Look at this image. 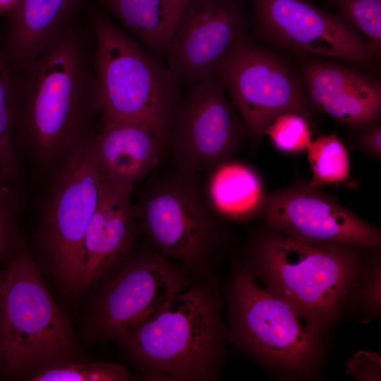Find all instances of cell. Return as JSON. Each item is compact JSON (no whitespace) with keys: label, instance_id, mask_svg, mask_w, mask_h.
I'll return each instance as SVG.
<instances>
[{"label":"cell","instance_id":"484cf974","mask_svg":"<svg viewBox=\"0 0 381 381\" xmlns=\"http://www.w3.org/2000/svg\"><path fill=\"white\" fill-rule=\"evenodd\" d=\"M264 135L269 137L277 150L286 154L306 151L313 141L310 121L293 111L275 117L265 128Z\"/></svg>","mask_w":381,"mask_h":381},{"label":"cell","instance_id":"6da1fadb","mask_svg":"<svg viewBox=\"0 0 381 381\" xmlns=\"http://www.w3.org/2000/svg\"><path fill=\"white\" fill-rule=\"evenodd\" d=\"M12 77L17 151L56 170L99 127L92 56L70 24Z\"/></svg>","mask_w":381,"mask_h":381},{"label":"cell","instance_id":"2e32d148","mask_svg":"<svg viewBox=\"0 0 381 381\" xmlns=\"http://www.w3.org/2000/svg\"><path fill=\"white\" fill-rule=\"evenodd\" d=\"M133 190L131 185L101 181L99 200L84 241L79 291L92 286L123 259L140 236Z\"/></svg>","mask_w":381,"mask_h":381},{"label":"cell","instance_id":"5b68a950","mask_svg":"<svg viewBox=\"0 0 381 381\" xmlns=\"http://www.w3.org/2000/svg\"><path fill=\"white\" fill-rule=\"evenodd\" d=\"M92 31L99 121L142 125L167 151L181 86L159 57L117 25L104 11L93 14Z\"/></svg>","mask_w":381,"mask_h":381},{"label":"cell","instance_id":"f546056e","mask_svg":"<svg viewBox=\"0 0 381 381\" xmlns=\"http://www.w3.org/2000/svg\"><path fill=\"white\" fill-rule=\"evenodd\" d=\"M3 288H4V271L0 272V361L1 355L2 333H3Z\"/></svg>","mask_w":381,"mask_h":381},{"label":"cell","instance_id":"8fae6325","mask_svg":"<svg viewBox=\"0 0 381 381\" xmlns=\"http://www.w3.org/2000/svg\"><path fill=\"white\" fill-rule=\"evenodd\" d=\"M246 138L247 128L214 73L181 95L167 151L175 168L200 174L230 158Z\"/></svg>","mask_w":381,"mask_h":381},{"label":"cell","instance_id":"52a82bcc","mask_svg":"<svg viewBox=\"0 0 381 381\" xmlns=\"http://www.w3.org/2000/svg\"><path fill=\"white\" fill-rule=\"evenodd\" d=\"M0 368L19 376L63 361L75 350L70 322L23 248L6 265Z\"/></svg>","mask_w":381,"mask_h":381},{"label":"cell","instance_id":"4fadbf2b","mask_svg":"<svg viewBox=\"0 0 381 381\" xmlns=\"http://www.w3.org/2000/svg\"><path fill=\"white\" fill-rule=\"evenodd\" d=\"M245 0H188L167 46V67L181 87L213 74L247 36Z\"/></svg>","mask_w":381,"mask_h":381},{"label":"cell","instance_id":"5bb4252c","mask_svg":"<svg viewBox=\"0 0 381 381\" xmlns=\"http://www.w3.org/2000/svg\"><path fill=\"white\" fill-rule=\"evenodd\" d=\"M260 217L265 226L300 239L371 249L381 242L377 228L308 182L268 194Z\"/></svg>","mask_w":381,"mask_h":381},{"label":"cell","instance_id":"cb8c5ba5","mask_svg":"<svg viewBox=\"0 0 381 381\" xmlns=\"http://www.w3.org/2000/svg\"><path fill=\"white\" fill-rule=\"evenodd\" d=\"M124 364L114 362L53 363L32 377V381H127L135 380Z\"/></svg>","mask_w":381,"mask_h":381},{"label":"cell","instance_id":"ba28073f","mask_svg":"<svg viewBox=\"0 0 381 381\" xmlns=\"http://www.w3.org/2000/svg\"><path fill=\"white\" fill-rule=\"evenodd\" d=\"M139 238L96 282L91 327L99 340L119 341L195 282L180 264L164 257L145 238L141 242Z\"/></svg>","mask_w":381,"mask_h":381},{"label":"cell","instance_id":"9c48e42d","mask_svg":"<svg viewBox=\"0 0 381 381\" xmlns=\"http://www.w3.org/2000/svg\"><path fill=\"white\" fill-rule=\"evenodd\" d=\"M92 140L56 170L40 213L38 242L65 289L79 291L83 246L99 200L101 180Z\"/></svg>","mask_w":381,"mask_h":381},{"label":"cell","instance_id":"3957f363","mask_svg":"<svg viewBox=\"0 0 381 381\" xmlns=\"http://www.w3.org/2000/svg\"><path fill=\"white\" fill-rule=\"evenodd\" d=\"M222 289L234 350L286 380L321 377L329 327L262 286L234 251Z\"/></svg>","mask_w":381,"mask_h":381},{"label":"cell","instance_id":"9a60e30c","mask_svg":"<svg viewBox=\"0 0 381 381\" xmlns=\"http://www.w3.org/2000/svg\"><path fill=\"white\" fill-rule=\"evenodd\" d=\"M303 90L310 107L352 128L377 123L381 85L377 78L326 60H313L302 71Z\"/></svg>","mask_w":381,"mask_h":381},{"label":"cell","instance_id":"7a4b0ae2","mask_svg":"<svg viewBox=\"0 0 381 381\" xmlns=\"http://www.w3.org/2000/svg\"><path fill=\"white\" fill-rule=\"evenodd\" d=\"M222 282L215 273L170 297L119 342L143 380L215 381L226 360Z\"/></svg>","mask_w":381,"mask_h":381},{"label":"cell","instance_id":"f1b7e54d","mask_svg":"<svg viewBox=\"0 0 381 381\" xmlns=\"http://www.w3.org/2000/svg\"><path fill=\"white\" fill-rule=\"evenodd\" d=\"M166 1L176 26L188 0H166Z\"/></svg>","mask_w":381,"mask_h":381},{"label":"cell","instance_id":"ac0fdd59","mask_svg":"<svg viewBox=\"0 0 381 381\" xmlns=\"http://www.w3.org/2000/svg\"><path fill=\"white\" fill-rule=\"evenodd\" d=\"M80 0H20L6 18L1 49L12 73L35 59L68 25Z\"/></svg>","mask_w":381,"mask_h":381},{"label":"cell","instance_id":"7c38bea8","mask_svg":"<svg viewBox=\"0 0 381 381\" xmlns=\"http://www.w3.org/2000/svg\"><path fill=\"white\" fill-rule=\"evenodd\" d=\"M260 36L294 52L361 65L377 57L371 45L339 13L307 0H250Z\"/></svg>","mask_w":381,"mask_h":381},{"label":"cell","instance_id":"e0dca14e","mask_svg":"<svg viewBox=\"0 0 381 381\" xmlns=\"http://www.w3.org/2000/svg\"><path fill=\"white\" fill-rule=\"evenodd\" d=\"M92 143L101 181L131 186L147 176L167 151L147 128L128 121H99Z\"/></svg>","mask_w":381,"mask_h":381},{"label":"cell","instance_id":"4dcf8cb0","mask_svg":"<svg viewBox=\"0 0 381 381\" xmlns=\"http://www.w3.org/2000/svg\"><path fill=\"white\" fill-rule=\"evenodd\" d=\"M20 0H0V18L5 17L17 5Z\"/></svg>","mask_w":381,"mask_h":381},{"label":"cell","instance_id":"44dd1931","mask_svg":"<svg viewBox=\"0 0 381 381\" xmlns=\"http://www.w3.org/2000/svg\"><path fill=\"white\" fill-rule=\"evenodd\" d=\"M312 188L344 183L351 179L349 152L335 134L325 135L313 140L307 149Z\"/></svg>","mask_w":381,"mask_h":381},{"label":"cell","instance_id":"83f0119b","mask_svg":"<svg viewBox=\"0 0 381 381\" xmlns=\"http://www.w3.org/2000/svg\"><path fill=\"white\" fill-rule=\"evenodd\" d=\"M358 135L356 145L367 154L380 159L381 157V127L377 123L363 129Z\"/></svg>","mask_w":381,"mask_h":381},{"label":"cell","instance_id":"7402d4cb","mask_svg":"<svg viewBox=\"0 0 381 381\" xmlns=\"http://www.w3.org/2000/svg\"><path fill=\"white\" fill-rule=\"evenodd\" d=\"M0 174L13 184L19 174L13 117V77L0 44Z\"/></svg>","mask_w":381,"mask_h":381},{"label":"cell","instance_id":"d4e9b609","mask_svg":"<svg viewBox=\"0 0 381 381\" xmlns=\"http://www.w3.org/2000/svg\"><path fill=\"white\" fill-rule=\"evenodd\" d=\"M371 45L377 56L381 48V0H329Z\"/></svg>","mask_w":381,"mask_h":381},{"label":"cell","instance_id":"ffe728a7","mask_svg":"<svg viewBox=\"0 0 381 381\" xmlns=\"http://www.w3.org/2000/svg\"><path fill=\"white\" fill-rule=\"evenodd\" d=\"M104 11L157 57L175 28L166 0H99Z\"/></svg>","mask_w":381,"mask_h":381},{"label":"cell","instance_id":"603a6c76","mask_svg":"<svg viewBox=\"0 0 381 381\" xmlns=\"http://www.w3.org/2000/svg\"><path fill=\"white\" fill-rule=\"evenodd\" d=\"M373 249L364 260L350 291L345 311L361 322H368L380 313V251Z\"/></svg>","mask_w":381,"mask_h":381},{"label":"cell","instance_id":"d6986e66","mask_svg":"<svg viewBox=\"0 0 381 381\" xmlns=\"http://www.w3.org/2000/svg\"><path fill=\"white\" fill-rule=\"evenodd\" d=\"M205 173L206 195L222 218L229 222H245L261 215L268 194L253 167L228 158Z\"/></svg>","mask_w":381,"mask_h":381},{"label":"cell","instance_id":"30bf717a","mask_svg":"<svg viewBox=\"0 0 381 381\" xmlns=\"http://www.w3.org/2000/svg\"><path fill=\"white\" fill-rule=\"evenodd\" d=\"M231 103L250 138L258 143L269 123L293 111L313 119L312 107L302 85L279 58L243 37L217 68Z\"/></svg>","mask_w":381,"mask_h":381},{"label":"cell","instance_id":"277c9868","mask_svg":"<svg viewBox=\"0 0 381 381\" xmlns=\"http://www.w3.org/2000/svg\"><path fill=\"white\" fill-rule=\"evenodd\" d=\"M373 250L300 239L264 225L250 232L237 256L262 286L329 328L344 313Z\"/></svg>","mask_w":381,"mask_h":381},{"label":"cell","instance_id":"8992f818","mask_svg":"<svg viewBox=\"0 0 381 381\" xmlns=\"http://www.w3.org/2000/svg\"><path fill=\"white\" fill-rule=\"evenodd\" d=\"M134 209L140 236L194 281L217 273L233 236L211 205L200 174L174 167L153 176Z\"/></svg>","mask_w":381,"mask_h":381},{"label":"cell","instance_id":"4316f807","mask_svg":"<svg viewBox=\"0 0 381 381\" xmlns=\"http://www.w3.org/2000/svg\"><path fill=\"white\" fill-rule=\"evenodd\" d=\"M19 205L13 185L0 174V262L5 265L23 248L18 223Z\"/></svg>","mask_w":381,"mask_h":381}]
</instances>
